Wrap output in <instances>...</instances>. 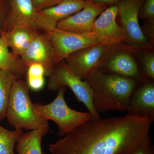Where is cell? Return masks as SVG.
<instances>
[{
    "mask_svg": "<svg viewBox=\"0 0 154 154\" xmlns=\"http://www.w3.org/2000/svg\"><path fill=\"white\" fill-rule=\"evenodd\" d=\"M48 77V87L49 90L55 91L62 87H68L77 99L85 105L92 115L93 120L100 119L99 113L93 104V91L90 85L79 78L64 61L57 63Z\"/></svg>",
    "mask_w": 154,
    "mask_h": 154,
    "instance_id": "5b68a950",
    "label": "cell"
},
{
    "mask_svg": "<svg viewBox=\"0 0 154 154\" xmlns=\"http://www.w3.org/2000/svg\"><path fill=\"white\" fill-rule=\"evenodd\" d=\"M107 46L99 44L79 50L67 56L63 60L79 78L85 80L99 68Z\"/></svg>",
    "mask_w": 154,
    "mask_h": 154,
    "instance_id": "30bf717a",
    "label": "cell"
},
{
    "mask_svg": "<svg viewBox=\"0 0 154 154\" xmlns=\"http://www.w3.org/2000/svg\"><path fill=\"white\" fill-rule=\"evenodd\" d=\"M57 96L49 104H33L36 112L48 120L54 122L58 127L59 137H62L78 127L93 120L90 112H80L70 108L64 99L65 87L59 89Z\"/></svg>",
    "mask_w": 154,
    "mask_h": 154,
    "instance_id": "277c9868",
    "label": "cell"
},
{
    "mask_svg": "<svg viewBox=\"0 0 154 154\" xmlns=\"http://www.w3.org/2000/svg\"><path fill=\"white\" fill-rule=\"evenodd\" d=\"M87 2L85 0H62L56 5L38 12L49 32L56 28L59 22L81 11Z\"/></svg>",
    "mask_w": 154,
    "mask_h": 154,
    "instance_id": "9a60e30c",
    "label": "cell"
},
{
    "mask_svg": "<svg viewBox=\"0 0 154 154\" xmlns=\"http://www.w3.org/2000/svg\"><path fill=\"white\" fill-rule=\"evenodd\" d=\"M49 132L48 123L20 135L15 145L17 154H42V142Z\"/></svg>",
    "mask_w": 154,
    "mask_h": 154,
    "instance_id": "e0dca14e",
    "label": "cell"
},
{
    "mask_svg": "<svg viewBox=\"0 0 154 154\" xmlns=\"http://www.w3.org/2000/svg\"><path fill=\"white\" fill-rule=\"evenodd\" d=\"M120 43L107 46L99 68L107 73L126 77L141 84L147 81L136 60L131 49Z\"/></svg>",
    "mask_w": 154,
    "mask_h": 154,
    "instance_id": "8992f818",
    "label": "cell"
},
{
    "mask_svg": "<svg viewBox=\"0 0 154 154\" xmlns=\"http://www.w3.org/2000/svg\"><path fill=\"white\" fill-rule=\"evenodd\" d=\"M44 33L55 50L58 63L67 56L79 50L97 45H109L94 32L75 33L56 28Z\"/></svg>",
    "mask_w": 154,
    "mask_h": 154,
    "instance_id": "ba28073f",
    "label": "cell"
},
{
    "mask_svg": "<svg viewBox=\"0 0 154 154\" xmlns=\"http://www.w3.org/2000/svg\"><path fill=\"white\" fill-rule=\"evenodd\" d=\"M92 88L93 104L98 113L127 111L133 92L138 84L119 75L95 70L85 80Z\"/></svg>",
    "mask_w": 154,
    "mask_h": 154,
    "instance_id": "7a4b0ae2",
    "label": "cell"
},
{
    "mask_svg": "<svg viewBox=\"0 0 154 154\" xmlns=\"http://www.w3.org/2000/svg\"><path fill=\"white\" fill-rule=\"evenodd\" d=\"M129 154H154V146L149 135Z\"/></svg>",
    "mask_w": 154,
    "mask_h": 154,
    "instance_id": "cb8c5ba5",
    "label": "cell"
},
{
    "mask_svg": "<svg viewBox=\"0 0 154 154\" xmlns=\"http://www.w3.org/2000/svg\"><path fill=\"white\" fill-rule=\"evenodd\" d=\"M22 133V129H7L0 125V154H14L17 140Z\"/></svg>",
    "mask_w": 154,
    "mask_h": 154,
    "instance_id": "44dd1931",
    "label": "cell"
},
{
    "mask_svg": "<svg viewBox=\"0 0 154 154\" xmlns=\"http://www.w3.org/2000/svg\"><path fill=\"white\" fill-rule=\"evenodd\" d=\"M117 16V6L112 5L105 9L94 22L92 32L96 33L107 45L126 41L125 31L116 22Z\"/></svg>",
    "mask_w": 154,
    "mask_h": 154,
    "instance_id": "4fadbf2b",
    "label": "cell"
},
{
    "mask_svg": "<svg viewBox=\"0 0 154 154\" xmlns=\"http://www.w3.org/2000/svg\"><path fill=\"white\" fill-rule=\"evenodd\" d=\"M20 57L27 68L33 63L42 65L45 69L47 76L59 63L55 50L45 33H39Z\"/></svg>",
    "mask_w": 154,
    "mask_h": 154,
    "instance_id": "8fae6325",
    "label": "cell"
},
{
    "mask_svg": "<svg viewBox=\"0 0 154 154\" xmlns=\"http://www.w3.org/2000/svg\"><path fill=\"white\" fill-rule=\"evenodd\" d=\"M27 84L29 89L38 91L44 87V76H46L45 69L42 65L33 63L27 68L26 72Z\"/></svg>",
    "mask_w": 154,
    "mask_h": 154,
    "instance_id": "ffe728a7",
    "label": "cell"
},
{
    "mask_svg": "<svg viewBox=\"0 0 154 154\" xmlns=\"http://www.w3.org/2000/svg\"></svg>",
    "mask_w": 154,
    "mask_h": 154,
    "instance_id": "f1b7e54d",
    "label": "cell"
},
{
    "mask_svg": "<svg viewBox=\"0 0 154 154\" xmlns=\"http://www.w3.org/2000/svg\"><path fill=\"white\" fill-rule=\"evenodd\" d=\"M16 79L10 72L0 69V121L6 118L11 89Z\"/></svg>",
    "mask_w": 154,
    "mask_h": 154,
    "instance_id": "d6986e66",
    "label": "cell"
},
{
    "mask_svg": "<svg viewBox=\"0 0 154 154\" xmlns=\"http://www.w3.org/2000/svg\"><path fill=\"white\" fill-rule=\"evenodd\" d=\"M146 0H121L116 5L122 26L125 31L127 45L131 48L149 49L150 42L139 23V14Z\"/></svg>",
    "mask_w": 154,
    "mask_h": 154,
    "instance_id": "52a82bcc",
    "label": "cell"
},
{
    "mask_svg": "<svg viewBox=\"0 0 154 154\" xmlns=\"http://www.w3.org/2000/svg\"><path fill=\"white\" fill-rule=\"evenodd\" d=\"M107 8L106 6L93 2L91 0L88 1L81 11L59 22L56 28L72 33H90L92 32L96 18Z\"/></svg>",
    "mask_w": 154,
    "mask_h": 154,
    "instance_id": "7c38bea8",
    "label": "cell"
},
{
    "mask_svg": "<svg viewBox=\"0 0 154 154\" xmlns=\"http://www.w3.org/2000/svg\"><path fill=\"white\" fill-rule=\"evenodd\" d=\"M9 9L5 31L24 27L37 31L47 32L46 26L32 0H8Z\"/></svg>",
    "mask_w": 154,
    "mask_h": 154,
    "instance_id": "9c48e42d",
    "label": "cell"
},
{
    "mask_svg": "<svg viewBox=\"0 0 154 154\" xmlns=\"http://www.w3.org/2000/svg\"><path fill=\"white\" fill-rule=\"evenodd\" d=\"M139 85L134 89L131 97L127 110V115L146 118L153 123L154 121V82L147 80Z\"/></svg>",
    "mask_w": 154,
    "mask_h": 154,
    "instance_id": "5bb4252c",
    "label": "cell"
},
{
    "mask_svg": "<svg viewBox=\"0 0 154 154\" xmlns=\"http://www.w3.org/2000/svg\"><path fill=\"white\" fill-rule=\"evenodd\" d=\"M35 10L39 12L56 5L62 0H32Z\"/></svg>",
    "mask_w": 154,
    "mask_h": 154,
    "instance_id": "484cf974",
    "label": "cell"
},
{
    "mask_svg": "<svg viewBox=\"0 0 154 154\" xmlns=\"http://www.w3.org/2000/svg\"><path fill=\"white\" fill-rule=\"evenodd\" d=\"M93 2L98 5L106 6L115 5L121 0H91Z\"/></svg>",
    "mask_w": 154,
    "mask_h": 154,
    "instance_id": "4316f807",
    "label": "cell"
},
{
    "mask_svg": "<svg viewBox=\"0 0 154 154\" xmlns=\"http://www.w3.org/2000/svg\"><path fill=\"white\" fill-rule=\"evenodd\" d=\"M146 118L126 115L91 120L49 144L51 154H129L149 135Z\"/></svg>",
    "mask_w": 154,
    "mask_h": 154,
    "instance_id": "6da1fadb",
    "label": "cell"
},
{
    "mask_svg": "<svg viewBox=\"0 0 154 154\" xmlns=\"http://www.w3.org/2000/svg\"><path fill=\"white\" fill-rule=\"evenodd\" d=\"M8 9V0H0V37L5 31Z\"/></svg>",
    "mask_w": 154,
    "mask_h": 154,
    "instance_id": "d4e9b609",
    "label": "cell"
},
{
    "mask_svg": "<svg viewBox=\"0 0 154 154\" xmlns=\"http://www.w3.org/2000/svg\"><path fill=\"white\" fill-rule=\"evenodd\" d=\"M0 69L9 72L16 79H22L26 74L27 68L19 57L9 50L5 42L0 37Z\"/></svg>",
    "mask_w": 154,
    "mask_h": 154,
    "instance_id": "ac0fdd59",
    "label": "cell"
},
{
    "mask_svg": "<svg viewBox=\"0 0 154 154\" xmlns=\"http://www.w3.org/2000/svg\"><path fill=\"white\" fill-rule=\"evenodd\" d=\"M39 31L24 27L5 31L2 37L12 52L17 56H22L39 34Z\"/></svg>",
    "mask_w": 154,
    "mask_h": 154,
    "instance_id": "2e32d148",
    "label": "cell"
},
{
    "mask_svg": "<svg viewBox=\"0 0 154 154\" xmlns=\"http://www.w3.org/2000/svg\"><path fill=\"white\" fill-rule=\"evenodd\" d=\"M140 57L143 73L152 80L154 79V54L152 52H141Z\"/></svg>",
    "mask_w": 154,
    "mask_h": 154,
    "instance_id": "7402d4cb",
    "label": "cell"
},
{
    "mask_svg": "<svg viewBox=\"0 0 154 154\" xmlns=\"http://www.w3.org/2000/svg\"><path fill=\"white\" fill-rule=\"evenodd\" d=\"M85 1H89V0H85Z\"/></svg>",
    "mask_w": 154,
    "mask_h": 154,
    "instance_id": "83f0119b",
    "label": "cell"
},
{
    "mask_svg": "<svg viewBox=\"0 0 154 154\" xmlns=\"http://www.w3.org/2000/svg\"><path fill=\"white\" fill-rule=\"evenodd\" d=\"M27 83L22 79L14 81L9 98L6 118L15 129L33 130L48 123V120L34 110Z\"/></svg>",
    "mask_w": 154,
    "mask_h": 154,
    "instance_id": "3957f363",
    "label": "cell"
},
{
    "mask_svg": "<svg viewBox=\"0 0 154 154\" xmlns=\"http://www.w3.org/2000/svg\"><path fill=\"white\" fill-rule=\"evenodd\" d=\"M154 23V0H146L140 11L139 17Z\"/></svg>",
    "mask_w": 154,
    "mask_h": 154,
    "instance_id": "603a6c76",
    "label": "cell"
}]
</instances>
